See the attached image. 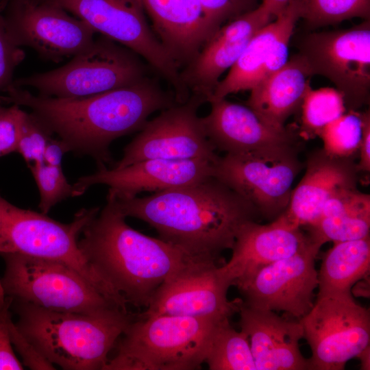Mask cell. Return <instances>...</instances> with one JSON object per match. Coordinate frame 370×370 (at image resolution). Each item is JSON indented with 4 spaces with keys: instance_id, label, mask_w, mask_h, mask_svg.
I'll return each instance as SVG.
<instances>
[{
    "instance_id": "1",
    "label": "cell",
    "mask_w": 370,
    "mask_h": 370,
    "mask_svg": "<svg viewBox=\"0 0 370 370\" xmlns=\"http://www.w3.org/2000/svg\"><path fill=\"white\" fill-rule=\"evenodd\" d=\"M4 93L0 103L29 108L69 152L92 157L99 168L112 162V141L140 131L151 114L176 103L174 95L164 91L151 75L132 85L84 97L34 95L13 83Z\"/></svg>"
},
{
    "instance_id": "2",
    "label": "cell",
    "mask_w": 370,
    "mask_h": 370,
    "mask_svg": "<svg viewBox=\"0 0 370 370\" xmlns=\"http://www.w3.org/2000/svg\"><path fill=\"white\" fill-rule=\"evenodd\" d=\"M113 198L125 217L147 223L159 238L193 259L218 261L223 251L232 249L241 225L259 217L247 200L214 176L148 197Z\"/></svg>"
},
{
    "instance_id": "3",
    "label": "cell",
    "mask_w": 370,
    "mask_h": 370,
    "mask_svg": "<svg viewBox=\"0 0 370 370\" xmlns=\"http://www.w3.org/2000/svg\"><path fill=\"white\" fill-rule=\"evenodd\" d=\"M115 199L84 227L78 247L126 304L147 308L159 286L188 258L180 249L130 227Z\"/></svg>"
},
{
    "instance_id": "4",
    "label": "cell",
    "mask_w": 370,
    "mask_h": 370,
    "mask_svg": "<svg viewBox=\"0 0 370 370\" xmlns=\"http://www.w3.org/2000/svg\"><path fill=\"white\" fill-rule=\"evenodd\" d=\"M10 310L20 332L48 361L66 370H103L134 314L116 308L87 315L13 299Z\"/></svg>"
},
{
    "instance_id": "5",
    "label": "cell",
    "mask_w": 370,
    "mask_h": 370,
    "mask_svg": "<svg viewBox=\"0 0 370 370\" xmlns=\"http://www.w3.org/2000/svg\"><path fill=\"white\" fill-rule=\"evenodd\" d=\"M219 321L134 314L114 347V356L108 359L103 370L199 369Z\"/></svg>"
},
{
    "instance_id": "6",
    "label": "cell",
    "mask_w": 370,
    "mask_h": 370,
    "mask_svg": "<svg viewBox=\"0 0 370 370\" xmlns=\"http://www.w3.org/2000/svg\"><path fill=\"white\" fill-rule=\"evenodd\" d=\"M99 210L97 207L82 208L71 222L62 223L41 212L18 208L0 195V254L18 253L66 263L121 305V298L92 269L78 247L83 229Z\"/></svg>"
},
{
    "instance_id": "7",
    "label": "cell",
    "mask_w": 370,
    "mask_h": 370,
    "mask_svg": "<svg viewBox=\"0 0 370 370\" xmlns=\"http://www.w3.org/2000/svg\"><path fill=\"white\" fill-rule=\"evenodd\" d=\"M0 256L5 264L1 285L13 300L87 315L125 310L66 263L18 253Z\"/></svg>"
},
{
    "instance_id": "8",
    "label": "cell",
    "mask_w": 370,
    "mask_h": 370,
    "mask_svg": "<svg viewBox=\"0 0 370 370\" xmlns=\"http://www.w3.org/2000/svg\"><path fill=\"white\" fill-rule=\"evenodd\" d=\"M154 71L137 53L101 35L66 64L14 80L38 95L57 98L88 97L132 85Z\"/></svg>"
},
{
    "instance_id": "9",
    "label": "cell",
    "mask_w": 370,
    "mask_h": 370,
    "mask_svg": "<svg viewBox=\"0 0 370 370\" xmlns=\"http://www.w3.org/2000/svg\"><path fill=\"white\" fill-rule=\"evenodd\" d=\"M37 1L64 9L95 33L129 48L172 86L176 101L187 99L180 69L153 32L138 0Z\"/></svg>"
},
{
    "instance_id": "10",
    "label": "cell",
    "mask_w": 370,
    "mask_h": 370,
    "mask_svg": "<svg viewBox=\"0 0 370 370\" xmlns=\"http://www.w3.org/2000/svg\"><path fill=\"white\" fill-rule=\"evenodd\" d=\"M300 147L299 143L250 153H225L214 163L213 176L271 221L286 210L294 182L304 168Z\"/></svg>"
},
{
    "instance_id": "11",
    "label": "cell",
    "mask_w": 370,
    "mask_h": 370,
    "mask_svg": "<svg viewBox=\"0 0 370 370\" xmlns=\"http://www.w3.org/2000/svg\"><path fill=\"white\" fill-rule=\"evenodd\" d=\"M297 47L312 75L334 84L347 111L369 105L370 19L348 29L308 33Z\"/></svg>"
},
{
    "instance_id": "12",
    "label": "cell",
    "mask_w": 370,
    "mask_h": 370,
    "mask_svg": "<svg viewBox=\"0 0 370 370\" xmlns=\"http://www.w3.org/2000/svg\"><path fill=\"white\" fill-rule=\"evenodd\" d=\"M299 321L311 349L310 370H343L369 345V310L357 304L352 293L317 296Z\"/></svg>"
},
{
    "instance_id": "13",
    "label": "cell",
    "mask_w": 370,
    "mask_h": 370,
    "mask_svg": "<svg viewBox=\"0 0 370 370\" xmlns=\"http://www.w3.org/2000/svg\"><path fill=\"white\" fill-rule=\"evenodd\" d=\"M5 29L15 45L35 50L58 62L93 42L95 31L64 9L37 0H3L0 3Z\"/></svg>"
},
{
    "instance_id": "14",
    "label": "cell",
    "mask_w": 370,
    "mask_h": 370,
    "mask_svg": "<svg viewBox=\"0 0 370 370\" xmlns=\"http://www.w3.org/2000/svg\"><path fill=\"white\" fill-rule=\"evenodd\" d=\"M216 260L186 258L157 289L147 310L139 314L175 315L221 321L238 312L239 299L230 301V283Z\"/></svg>"
},
{
    "instance_id": "15",
    "label": "cell",
    "mask_w": 370,
    "mask_h": 370,
    "mask_svg": "<svg viewBox=\"0 0 370 370\" xmlns=\"http://www.w3.org/2000/svg\"><path fill=\"white\" fill-rule=\"evenodd\" d=\"M201 104L190 96L186 101L161 110L125 147L122 158L113 168L147 159H205L216 162L219 156L207 138L197 113Z\"/></svg>"
},
{
    "instance_id": "16",
    "label": "cell",
    "mask_w": 370,
    "mask_h": 370,
    "mask_svg": "<svg viewBox=\"0 0 370 370\" xmlns=\"http://www.w3.org/2000/svg\"><path fill=\"white\" fill-rule=\"evenodd\" d=\"M321 246L311 243L299 252L272 262L238 286L251 308L283 311L299 320L312 308L318 288L315 259Z\"/></svg>"
},
{
    "instance_id": "17",
    "label": "cell",
    "mask_w": 370,
    "mask_h": 370,
    "mask_svg": "<svg viewBox=\"0 0 370 370\" xmlns=\"http://www.w3.org/2000/svg\"><path fill=\"white\" fill-rule=\"evenodd\" d=\"M214 163L205 159H147L120 169L99 168L73 185V197L82 195L97 184L108 186V195L116 199L184 186L213 176Z\"/></svg>"
},
{
    "instance_id": "18",
    "label": "cell",
    "mask_w": 370,
    "mask_h": 370,
    "mask_svg": "<svg viewBox=\"0 0 370 370\" xmlns=\"http://www.w3.org/2000/svg\"><path fill=\"white\" fill-rule=\"evenodd\" d=\"M275 18L262 3L222 25L180 71L190 96L208 103L222 74L236 63L254 36Z\"/></svg>"
},
{
    "instance_id": "19",
    "label": "cell",
    "mask_w": 370,
    "mask_h": 370,
    "mask_svg": "<svg viewBox=\"0 0 370 370\" xmlns=\"http://www.w3.org/2000/svg\"><path fill=\"white\" fill-rule=\"evenodd\" d=\"M209 103L210 111L201 117V121L216 151L229 154L250 153L301 143L297 126L274 127L247 105L225 98Z\"/></svg>"
},
{
    "instance_id": "20",
    "label": "cell",
    "mask_w": 370,
    "mask_h": 370,
    "mask_svg": "<svg viewBox=\"0 0 370 370\" xmlns=\"http://www.w3.org/2000/svg\"><path fill=\"white\" fill-rule=\"evenodd\" d=\"M312 243L301 227L281 217L268 224L249 221L239 228L230 260L219 267L231 286H238L262 267L291 256Z\"/></svg>"
},
{
    "instance_id": "21",
    "label": "cell",
    "mask_w": 370,
    "mask_h": 370,
    "mask_svg": "<svg viewBox=\"0 0 370 370\" xmlns=\"http://www.w3.org/2000/svg\"><path fill=\"white\" fill-rule=\"evenodd\" d=\"M304 167V175L293 188L286 210L279 216L301 228L315 223L329 199L358 188L360 181L355 158L334 156L322 148L308 153Z\"/></svg>"
},
{
    "instance_id": "22",
    "label": "cell",
    "mask_w": 370,
    "mask_h": 370,
    "mask_svg": "<svg viewBox=\"0 0 370 370\" xmlns=\"http://www.w3.org/2000/svg\"><path fill=\"white\" fill-rule=\"evenodd\" d=\"M299 19L293 0L285 11L254 36L226 77L218 82L208 103L250 90L282 67L288 60L289 42Z\"/></svg>"
},
{
    "instance_id": "23",
    "label": "cell",
    "mask_w": 370,
    "mask_h": 370,
    "mask_svg": "<svg viewBox=\"0 0 370 370\" xmlns=\"http://www.w3.org/2000/svg\"><path fill=\"white\" fill-rule=\"evenodd\" d=\"M241 331L248 337L256 370H309L308 358L301 354L303 338L299 321L280 317L238 301Z\"/></svg>"
},
{
    "instance_id": "24",
    "label": "cell",
    "mask_w": 370,
    "mask_h": 370,
    "mask_svg": "<svg viewBox=\"0 0 370 370\" xmlns=\"http://www.w3.org/2000/svg\"><path fill=\"white\" fill-rule=\"evenodd\" d=\"M138 1L153 32L180 69L195 58L213 35L199 0Z\"/></svg>"
},
{
    "instance_id": "25",
    "label": "cell",
    "mask_w": 370,
    "mask_h": 370,
    "mask_svg": "<svg viewBox=\"0 0 370 370\" xmlns=\"http://www.w3.org/2000/svg\"><path fill=\"white\" fill-rule=\"evenodd\" d=\"M312 76L297 53L250 90L246 105L267 124L283 129L288 119L299 112Z\"/></svg>"
},
{
    "instance_id": "26",
    "label": "cell",
    "mask_w": 370,
    "mask_h": 370,
    "mask_svg": "<svg viewBox=\"0 0 370 370\" xmlns=\"http://www.w3.org/2000/svg\"><path fill=\"white\" fill-rule=\"evenodd\" d=\"M306 228L311 241L320 246L369 236V194L354 188L335 195L325 204L317 221Z\"/></svg>"
},
{
    "instance_id": "27",
    "label": "cell",
    "mask_w": 370,
    "mask_h": 370,
    "mask_svg": "<svg viewBox=\"0 0 370 370\" xmlns=\"http://www.w3.org/2000/svg\"><path fill=\"white\" fill-rule=\"evenodd\" d=\"M370 270V236L334 243L323 256L318 271L317 296L352 293L354 285Z\"/></svg>"
},
{
    "instance_id": "28",
    "label": "cell",
    "mask_w": 370,
    "mask_h": 370,
    "mask_svg": "<svg viewBox=\"0 0 370 370\" xmlns=\"http://www.w3.org/2000/svg\"><path fill=\"white\" fill-rule=\"evenodd\" d=\"M204 362L210 370H256L248 337L229 319L217 323Z\"/></svg>"
},
{
    "instance_id": "29",
    "label": "cell",
    "mask_w": 370,
    "mask_h": 370,
    "mask_svg": "<svg viewBox=\"0 0 370 370\" xmlns=\"http://www.w3.org/2000/svg\"><path fill=\"white\" fill-rule=\"evenodd\" d=\"M299 112L300 138L310 140L318 137L330 123L347 112L341 94L333 88H321L307 92Z\"/></svg>"
},
{
    "instance_id": "30",
    "label": "cell",
    "mask_w": 370,
    "mask_h": 370,
    "mask_svg": "<svg viewBox=\"0 0 370 370\" xmlns=\"http://www.w3.org/2000/svg\"><path fill=\"white\" fill-rule=\"evenodd\" d=\"M310 29L334 25L354 18L370 19V0H295Z\"/></svg>"
},
{
    "instance_id": "31",
    "label": "cell",
    "mask_w": 370,
    "mask_h": 370,
    "mask_svg": "<svg viewBox=\"0 0 370 370\" xmlns=\"http://www.w3.org/2000/svg\"><path fill=\"white\" fill-rule=\"evenodd\" d=\"M363 120L360 111L347 110L327 125L320 132L323 149L341 158H358L362 135Z\"/></svg>"
},
{
    "instance_id": "32",
    "label": "cell",
    "mask_w": 370,
    "mask_h": 370,
    "mask_svg": "<svg viewBox=\"0 0 370 370\" xmlns=\"http://www.w3.org/2000/svg\"><path fill=\"white\" fill-rule=\"evenodd\" d=\"M40 194L38 207L47 214L58 203L73 197V186L69 183L62 166L49 165L44 162L28 164Z\"/></svg>"
},
{
    "instance_id": "33",
    "label": "cell",
    "mask_w": 370,
    "mask_h": 370,
    "mask_svg": "<svg viewBox=\"0 0 370 370\" xmlns=\"http://www.w3.org/2000/svg\"><path fill=\"white\" fill-rule=\"evenodd\" d=\"M53 136L30 112L23 110L16 152L27 165L43 162L45 149Z\"/></svg>"
},
{
    "instance_id": "34",
    "label": "cell",
    "mask_w": 370,
    "mask_h": 370,
    "mask_svg": "<svg viewBox=\"0 0 370 370\" xmlns=\"http://www.w3.org/2000/svg\"><path fill=\"white\" fill-rule=\"evenodd\" d=\"M214 34L222 25L257 8L258 0H199Z\"/></svg>"
},
{
    "instance_id": "35",
    "label": "cell",
    "mask_w": 370,
    "mask_h": 370,
    "mask_svg": "<svg viewBox=\"0 0 370 370\" xmlns=\"http://www.w3.org/2000/svg\"><path fill=\"white\" fill-rule=\"evenodd\" d=\"M25 56L22 48L9 36L0 12V97L13 83L14 72Z\"/></svg>"
},
{
    "instance_id": "36",
    "label": "cell",
    "mask_w": 370,
    "mask_h": 370,
    "mask_svg": "<svg viewBox=\"0 0 370 370\" xmlns=\"http://www.w3.org/2000/svg\"><path fill=\"white\" fill-rule=\"evenodd\" d=\"M12 300L0 288V370L24 369L14 352L9 333L8 321L12 316Z\"/></svg>"
},
{
    "instance_id": "37",
    "label": "cell",
    "mask_w": 370,
    "mask_h": 370,
    "mask_svg": "<svg viewBox=\"0 0 370 370\" xmlns=\"http://www.w3.org/2000/svg\"><path fill=\"white\" fill-rule=\"evenodd\" d=\"M23 110L16 105L0 104V157L17 151Z\"/></svg>"
},
{
    "instance_id": "38",
    "label": "cell",
    "mask_w": 370,
    "mask_h": 370,
    "mask_svg": "<svg viewBox=\"0 0 370 370\" xmlns=\"http://www.w3.org/2000/svg\"><path fill=\"white\" fill-rule=\"evenodd\" d=\"M8 323L11 343L20 354L25 366L31 369H56L55 365L42 356L20 332L13 322L12 316L8 319Z\"/></svg>"
},
{
    "instance_id": "39",
    "label": "cell",
    "mask_w": 370,
    "mask_h": 370,
    "mask_svg": "<svg viewBox=\"0 0 370 370\" xmlns=\"http://www.w3.org/2000/svg\"><path fill=\"white\" fill-rule=\"evenodd\" d=\"M363 120L362 135L358 150L357 166L360 177L364 175L366 182L369 180L370 173V110L362 112Z\"/></svg>"
},
{
    "instance_id": "40",
    "label": "cell",
    "mask_w": 370,
    "mask_h": 370,
    "mask_svg": "<svg viewBox=\"0 0 370 370\" xmlns=\"http://www.w3.org/2000/svg\"><path fill=\"white\" fill-rule=\"evenodd\" d=\"M69 151L62 140L52 137L45 149L43 162L49 165L62 166L63 157Z\"/></svg>"
},
{
    "instance_id": "41",
    "label": "cell",
    "mask_w": 370,
    "mask_h": 370,
    "mask_svg": "<svg viewBox=\"0 0 370 370\" xmlns=\"http://www.w3.org/2000/svg\"><path fill=\"white\" fill-rule=\"evenodd\" d=\"M271 12L274 18L281 14L289 6L293 0H261Z\"/></svg>"
},
{
    "instance_id": "42",
    "label": "cell",
    "mask_w": 370,
    "mask_h": 370,
    "mask_svg": "<svg viewBox=\"0 0 370 370\" xmlns=\"http://www.w3.org/2000/svg\"><path fill=\"white\" fill-rule=\"evenodd\" d=\"M360 360L361 369L365 370L370 369V346L366 347L358 356Z\"/></svg>"
},
{
    "instance_id": "43",
    "label": "cell",
    "mask_w": 370,
    "mask_h": 370,
    "mask_svg": "<svg viewBox=\"0 0 370 370\" xmlns=\"http://www.w3.org/2000/svg\"><path fill=\"white\" fill-rule=\"evenodd\" d=\"M1 0H0V3H1Z\"/></svg>"
}]
</instances>
